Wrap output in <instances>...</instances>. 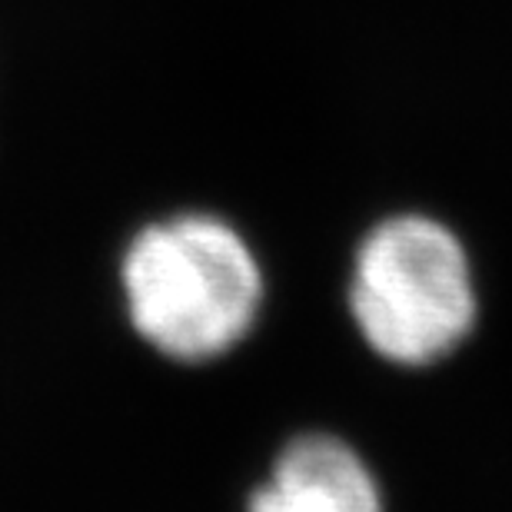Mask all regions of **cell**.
<instances>
[{
  "instance_id": "6da1fadb",
  "label": "cell",
  "mask_w": 512,
  "mask_h": 512,
  "mask_svg": "<svg viewBox=\"0 0 512 512\" xmlns=\"http://www.w3.org/2000/svg\"><path fill=\"white\" fill-rule=\"evenodd\" d=\"M133 326L173 360H210L240 343L260 306V270L237 233L180 217L133 240L124 263Z\"/></svg>"
},
{
  "instance_id": "7a4b0ae2",
  "label": "cell",
  "mask_w": 512,
  "mask_h": 512,
  "mask_svg": "<svg viewBox=\"0 0 512 512\" xmlns=\"http://www.w3.org/2000/svg\"><path fill=\"white\" fill-rule=\"evenodd\" d=\"M353 313L386 360L423 366L446 356L476 320V293L459 240L423 217H396L376 227L356 256Z\"/></svg>"
},
{
  "instance_id": "3957f363",
  "label": "cell",
  "mask_w": 512,
  "mask_h": 512,
  "mask_svg": "<svg viewBox=\"0 0 512 512\" xmlns=\"http://www.w3.org/2000/svg\"><path fill=\"white\" fill-rule=\"evenodd\" d=\"M250 512H383L363 459L330 436H306L280 456Z\"/></svg>"
}]
</instances>
